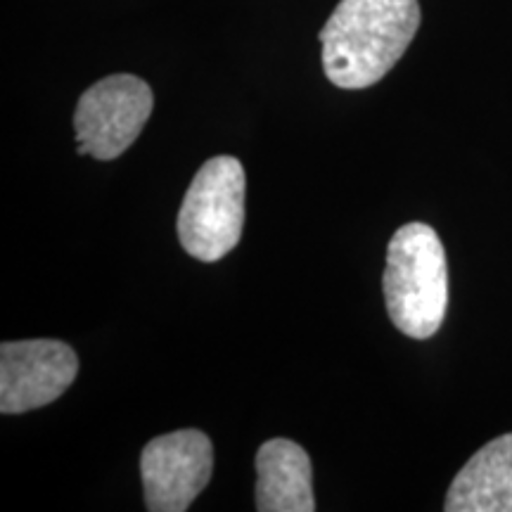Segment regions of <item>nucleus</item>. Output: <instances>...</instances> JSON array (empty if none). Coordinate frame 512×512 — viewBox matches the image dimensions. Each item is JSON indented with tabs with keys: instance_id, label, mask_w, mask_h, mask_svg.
<instances>
[{
	"instance_id": "0eeeda50",
	"label": "nucleus",
	"mask_w": 512,
	"mask_h": 512,
	"mask_svg": "<svg viewBox=\"0 0 512 512\" xmlns=\"http://www.w3.org/2000/svg\"><path fill=\"white\" fill-rule=\"evenodd\" d=\"M256 510L313 512V465L297 441L268 439L256 451Z\"/></svg>"
},
{
	"instance_id": "7ed1b4c3",
	"label": "nucleus",
	"mask_w": 512,
	"mask_h": 512,
	"mask_svg": "<svg viewBox=\"0 0 512 512\" xmlns=\"http://www.w3.org/2000/svg\"><path fill=\"white\" fill-rule=\"evenodd\" d=\"M245 223V169L235 157L204 162L178 211V238L200 261H219L238 247Z\"/></svg>"
},
{
	"instance_id": "f257e3e1",
	"label": "nucleus",
	"mask_w": 512,
	"mask_h": 512,
	"mask_svg": "<svg viewBox=\"0 0 512 512\" xmlns=\"http://www.w3.org/2000/svg\"><path fill=\"white\" fill-rule=\"evenodd\" d=\"M420 27L418 0H339L318 41L332 86H375L401 60Z\"/></svg>"
},
{
	"instance_id": "39448f33",
	"label": "nucleus",
	"mask_w": 512,
	"mask_h": 512,
	"mask_svg": "<svg viewBox=\"0 0 512 512\" xmlns=\"http://www.w3.org/2000/svg\"><path fill=\"white\" fill-rule=\"evenodd\" d=\"M214 472V446L200 430H178L147 441L140 477L150 512H185L207 489Z\"/></svg>"
},
{
	"instance_id": "f03ea898",
	"label": "nucleus",
	"mask_w": 512,
	"mask_h": 512,
	"mask_svg": "<svg viewBox=\"0 0 512 512\" xmlns=\"http://www.w3.org/2000/svg\"><path fill=\"white\" fill-rule=\"evenodd\" d=\"M384 304L406 337L437 335L448 309V264L437 230L413 221L389 240L384 268Z\"/></svg>"
},
{
	"instance_id": "20e7f679",
	"label": "nucleus",
	"mask_w": 512,
	"mask_h": 512,
	"mask_svg": "<svg viewBox=\"0 0 512 512\" xmlns=\"http://www.w3.org/2000/svg\"><path fill=\"white\" fill-rule=\"evenodd\" d=\"M155 107L152 88L133 74H112L93 83L74 112L76 152L112 162L136 143Z\"/></svg>"
},
{
	"instance_id": "423d86ee",
	"label": "nucleus",
	"mask_w": 512,
	"mask_h": 512,
	"mask_svg": "<svg viewBox=\"0 0 512 512\" xmlns=\"http://www.w3.org/2000/svg\"><path fill=\"white\" fill-rule=\"evenodd\" d=\"M79 358L57 339L0 344V413L17 415L43 408L72 387Z\"/></svg>"
},
{
	"instance_id": "6e6552de",
	"label": "nucleus",
	"mask_w": 512,
	"mask_h": 512,
	"mask_svg": "<svg viewBox=\"0 0 512 512\" xmlns=\"http://www.w3.org/2000/svg\"><path fill=\"white\" fill-rule=\"evenodd\" d=\"M446 512H512V432L479 448L453 479Z\"/></svg>"
}]
</instances>
